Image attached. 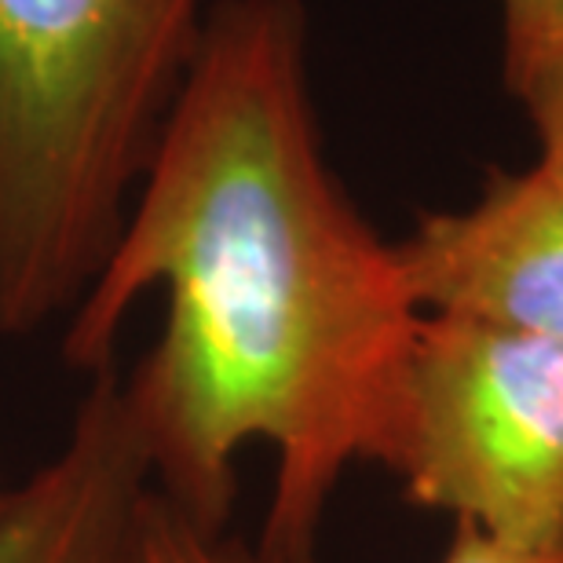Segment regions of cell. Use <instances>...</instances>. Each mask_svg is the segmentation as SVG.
<instances>
[{"instance_id":"obj_1","label":"cell","mask_w":563,"mask_h":563,"mask_svg":"<svg viewBox=\"0 0 563 563\" xmlns=\"http://www.w3.org/2000/svg\"><path fill=\"white\" fill-rule=\"evenodd\" d=\"M162 336L121 380L154 490L228 531L234 465L275 450L264 542L311 563L325 505L366 461L388 385L421 322L396 242L325 165L300 0H220L63 358L114 369L143 292Z\"/></svg>"},{"instance_id":"obj_2","label":"cell","mask_w":563,"mask_h":563,"mask_svg":"<svg viewBox=\"0 0 563 563\" xmlns=\"http://www.w3.org/2000/svg\"><path fill=\"white\" fill-rule=\"evenodd\" d=\"M220 0H0V336L74 311Z\"/></svg>"},{"instance_id":"obj_3","label":"cell","mask_w":563,"mask_h":563,"mask_svg":"<svg viewBox=\"0 0 563 563\" xmlns=\"http://www.w3.org/2000/svg\"><path fill=\"white\" fill-rule=\"evenodd\" d=\"M366 461L505 545L563 538V344L421 314Z\"/></svg>"},{"instance_id":"obj_4","label":"cell","mask_w":563,"mask_h":563,"mask_svg":"<svg viewBox=\"0 0 563 563\" xmlns=\"http://www.w3.org/2000/svg\"><path fill=\"white\" fill-rule=\"evenodd\" d=\"M396 253L421 314L563 344V187L538 165L490 173L465 209L424 212Z\"/></svg>"},{"instance_id":"obj_5","label":"cell","mask_w":563,"mask_h":563,"mask_svg":"<svg viewBox=\"0 0 563 563\" xmlns=\"http://www.w3.org/2000/svg\"><path fill=\"white\" fill-rule=\"evenodd\" d=\"M151 490L121 377L92 374L63 446L11 487L0 563H136Z\"/></svg>"},{"instance_id":"obj_6","label":"cell","mask_w":563,"mask_h":563,"mask_svg":"<svg viewBox=\"0 0 563 563\" xmlns=\"http://www.w3.org/2000/svg\"><path fill=\"white\" fill-rule=\"evenodd\" d=\"M136 563H282L267 549L231 542L228 531H206L179 512L165 494L151 490L140 531Z\"/></svg>"},{"instance_id":"obj_7","label":"cell","mask_w":563,"mask_h":563,"mask_svg":"<svg viewBox=\"0 0 563 563\" xmlns=\"http://www.w3.org/2000/svg\"><path fill=\"white\" fill-rule=\"evenodd\" d=\"M509 96L520 99L538 140V168L563 187V44L542 55L531 70L512 77Z\"/></svg>"},{"instance_id":"obj_8","label":"cell","mask_w":563,"mask_h":563,"mask_svg":"<svg viewBox=\"0 0 563 563\" xmlns=\"http://www.w3.org/2000/svg\"><path fill=\"white\" fill-rule=\"evenodd\" d=\"M498 15L505 85L563 44V0H498Z\"/></svg>"},{"instance_id":"obj_9","label":"cell","mask_w":563,"mask_h":563,"mask_svg":"<svg viewBox=\"0 0 563 563\" xmlns=\"http://www.w3.org/2000/svg\"><path fill=\"white\" fill-rule=\"evenodd\" d=\"M439 563H563V538L549 545L520 549V545H505L498 538L483 534L468 523H457L446 556Z\"/></svg>"},{"instance_id":"obj_10","label":"cell","mask_w":563,"mask_h":563,"mask_svg":"<svg viewBox=\"0 0 563 563\" xmlns=\"http://www.w3.org/2000/svg\"><path fill=\"white\" fill-rule=\"evenodd\" d=\"M11 487H15V483H8V479H4V465H0V512H4V505H8V498H11Z\"/></svg>"}]
</instances>
